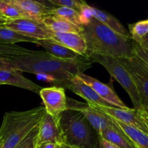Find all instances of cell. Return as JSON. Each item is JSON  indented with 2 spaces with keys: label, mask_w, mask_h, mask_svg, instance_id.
Masks as SVG:
<instances>
[{
  "label": "cell",
  "mask_w": 148,
  "mask_h": 148,
  "mask_svg": "<svg viewBox=\"0 0 148 148\" xmlns=\"http://www.w3.org/2000/svg\"><path fill=\"white\" fill-rule=\"evenodd\" d=\"M9 59L15 69L49 77L52 82L55 83V86L59 87L92 66V62L85 56L74 59H62L46 51H36Z\"/></svg>",
  "instance_id": "cell-1"
},
{
  "label": "cell",
  "mask_w": 148,
  "mask_h": 148,
  "mask_svg": "<svg viewBox=\"0 0 148 148\" xmlns=\"http://www.w3.org/2000/svg\"><path fill=\"white\" fill-rule=\"evenodd\" d=\"M80 34L86 43V57L90 53L118 59L134 55L132 38L119 34L93 17L82 25Z\"/></svg>",
  "instance_id": "cell-2"
},
{
  "label": "cell",
  "mask_w": 148,
  "mask_h": 148,
  "mask_svg": "<svg viewBox=\"0 0 148 148\" xmlns=\"http://www.w3.org/2000/svg\"><path fill=\"white\" fill-rule=\"evenodd\" d=\"M59 122L64 144L79 148L96 147L99 137L82 113L66 110Z\"/></svg>",
  "instance_id": "cell-3"
},
{
  "label": "cell",
  "mask_w": 148,
  "mask_h": 148,
  "mask_svg": "<svg viewBox=\"0 0 148 148\" xmlns=\"http://www.w3.org/2000/svg\"><path fill=\"white\" fill-rule=\"evenodd\" d=\"M87 58L92 62H96L105 67L111 76L114 78L128 93L134 109L137 110L140 112L146 110L142 104L141 98L135 83L133 81L131 75L120 62L119 59L94 53L88 54Z\"/></svg>",
  "instance_id": "cell-4"
},
{
  "label": "cell",
  "mask_w": 148,
  "mask_h": 148,
  "mask_svg": "<svg viewBox=\"0 0 148 148\" xmlns=\"http://www.w3.org/2000/svg\"><path fill=\"white\" fill-rule=\"evenodd\" d=\"M67 108L82 113L98 135L106 129L119 127L115 119L85 103L79 102L71 98H67Z\"/></svg>",
  "instance_id": "cell-5"
},
{
  "label": "cell",
  "mask_w": 148,
  "mask_h": 148,
  "mask_svg": "<svg viewBox=\"0 0 148 148\" xmlns=\"http://www.w3.org/2000/svg\"><path fill=\"white\" fill-rule=\"evenodd\" d=\"M119 60L131 75L140 94L142 104L146 109L148 106V65L134 53L130 57L121 58Z\"/></svg>",
  "instance_id": "cell-6"
},
{
  "label": "cell",
  "mask_w": 148,
  "mask_h": 148,
  "mask_svg": "<svg viewBox=\"0 0 148 148\" xmlns=\"http://www.w3.org/2000/svg\"><path fill=\"white\" fill-rule=\"evenodd\" d=\"M10 28L26 37L31 38L36 40L50 39L53 33L47 27L40 19L18 18L9 20L5 25Z\"/></svg>",
  "instance_id": "cell-7"
},
{
  "label": "cell",
  "mask_w": 148,
  "mask_h": 148,
  "mask_svg": "<svg viewBox=\"0 0 148 148\" xmlns=\"http://www.w3.org/2000/svg\"><path fill=\"white\" fill-rule=\"evenodd\" d=\"M39 95L44 104L46 112L59 121L61 115L68 110L64 88L55 85L43 88Z\"/></svg>",
  "instance_id": "cell-8"
},
{
  "label": "cell",
  "mask_w": 148,
  "mask_h": 148,
  "mask_svg": "<svg viewBox=\"0 0 148 148\" xmlns=\"http://www.w3.org/2000/svg\"><path fill=\"white\" fill-rule=\"evenodd\" d=\"M44 113V106L38 107L29 111H11L6 113L0 127V139L4 141L10 134L20 128L21 126L39 116L43 115Z\"/></svg>",
  "instance_id": "cell-9"
},
{
  "label": "cell",
  "mask_w": 148,
  "mask_h": 148,
  "mask_svg": "<svg viewBox=\"0 0 148 148\" xmlns=\"http://www.w3.org/2000/svg\"><path fill=\"white\" fill-rule=\"evenodd\" d=\"M93 107V106H92ZM95 108L107 114L114 119L121 123L134 127L140 131L143 132L148 135V126L143 114L134 108H116L113 106H96Z\"/></svg>",
  "instance_id": "cell-10"
},
{
  "label": "cell",
  "mask_w": 148,
  "mask_h": 148,
  "mask_svg": "<svg viewBox=\"0 0 148 148\" xmlns=\"http://www.w3.org/2000/svg\"><path fill=\"white\" fill-rule=\"evenodd\" d=\"M59 121L53 119L45 111L39 124L37 146L46 143H53L56 145L64 143Z\"/></svg>",
  "instance_id": "cell-11"
},
{
  "label": "cell",
  "mask_w": 148,
  "mask_h": 148,
  "mask_svg": "<svg viewBox=\"0 0 148 148\" xmlns=\"http://www.w3.org/2000/svg\"><path fill=\"white\" fill-rule=\"evenodd\" d=\"M59 87H62L64 89L67 88L72 90L75 94L85 99L87 101V103L91 106H112L105 100L101 98L90 85L83 82L77 76L63 82Z\"/></svg>",
  "instance_id": "cell-12"
},
{
  "label": "cell",
  "mask_w": 148,
  "mask_h": 148,
  "mask_svg": "<svg viewBox=\"0 0 148 148\" xmlns=\"http://www.w3.org/2000/svg\"><path fill=\"white\" fill-rule=\"evenodd\" d=\"M77 77L83 82L90 85L101 98L105 100L112 106L122 108V109L129 108V107L120 99L119 97L116 93L112 85L103 83L98 79L85 75V73H79Z\"/></svg>",
  "instance_id": "cell-13"
},
{
  "label": "cell",
  "mask_w": 148,
  "mask_h": 148,
  "mask_svg": "<svg viewBox=\"0 0 148 148\" xmlns=\"http://www.w3.org/2000/svg\"><path fill=\"white\" fill-rule=\"evenodd\" d=\"M79 14L82 17L83 25L85 24L88 18H90V17H93L102 23L105 24L106 25L109 27L110 28L114 30L119 34L131 38L130 33L126 30L124 25L115 17L111 15L108 12L95 8V7H90L87 4L84 6Z\"/></svg>",
  "instance_id": "cell-14"
},
{
  "label": "cell",
  "mask_w": 148,
  "mask_h": 148,
  "mask_svg": "<svg viewBox=\"0 0 148 148\" xmlns=\"http://www.w3.org/2000/svg\"><path fill=\"white\" fill-rule=\"evenodd\" d=\"M0 84L10 85L32 91L39 95L43 88L27 79L17 69H2L0 70Z\"/></svg>",
  "instance_id": "cell-15"
},
{
  "label": "cell",
  "mask_w": 148,
  "mask_h": 148,
  "mask_svg": "<svg viewBox=\"0 0 148 148\" xmlns=\"http://www.w3.org/2000/svg\"><path fill=\"white\" fill-rule=\"evenodd\" d=\"M51 39L73 51L77 54L86 57V43L80 33H53Z\"/></svg>",
  "instance_id": "cell-16"
},
{
  "label": "cell",
  "mask_w": 148,
  "mask_h": 148,
  "mask_svg": "<svg viewBox=\"0 0 148 148\" xmlns=\"http://www.w3.org/2000/svg\"><path fill=\"white\" fill-rule=\"evenodd\" d=\"M36 44L42 46L46 53L59 59H74L82 57V56L77 54L75 51L65 47L64 46L51 38L38 40Z\"/></svg>",
  "instance_id": "cell-17"
},
{
  "label": "cell",
  "mask_w": 148,
  "mask_h": 148,
  "mask_svg": "<svg viewBox=\"0 0 148 148\" xmlns=\"http://www.w3.org/2000/svg\"><path fill=\"white\" fill-rule=\"evenodd\" d=\"M43 115L33 119L13 132L3 142L0 148H14L40 122Z\"/></svg>",
  "instance_id": "cell-18"
},
{
  "label": "cell",
  "mask_w": 148,
  "mask_h": 148,
  "mask_svg": "<svg viewBox=\"0 0 148 148\" xmlns=\"http://www.w3.org/2000/svg\"><path fill=\"white\" fill-rule=\"evenodd\" d=\"M43 23L53 33H78L82 29L62 17L54 14H48L41 19Z\"/></svg>",
  "instance_id": "cell-19"
},
{
  "label": "cell",
  "mask_w": 148,
  "mask_h": 148,
  "mask_svg": "<svg viewBox=\"0 0 148 148\" xmlns=\"http://www.w3.org/2000/svg\"><path fill=\"white\" fill-rule=\"evenodd\" d=\"M98 137L113 143L119 148H137L121 128H109L101 132Z\"/></svg>",
  "instance_id": "cell-20"
},
{
  "label": "cell",
  "mask_w": 148,
  "mask_h": 148,
  "mask_svg": "<svg viewBox=\"0 0 148 148\" xmlns=\"http://www.w3.org/2000/svg\"><path fill=\"white\" fill-rule=\"evenodd\" d=\"M20 10L30 17L41 20L44 16L50 14L52 9L46 7L36 1L30 0H11Z\"/></svg>",
  "instance_id": "cell-21"
},
{
  "label": "cell",
  "mask_w": 148,
  "mask_h": 148,
  "mask_svg": "<svg viewBox=\"0 0 148 148\" xmlns=\"http://www.w3.org/2000/svg\"><path fill=\"white\" fill-rule=\"evenodd\" d=\"M117 124L119 126L126 135L132 140L133 143L137 146V148H148V135L143 132L127 125V124L116 121Z\"/></svg>",
  "instance_id": "cell-22"
},
{
  "label": "cell",
  "mask_w": 148,
  "mask_h": 148,
  "mask_svg": "<svg viewBox=\"0 0 148 148\" xmlns=\"http://www.w3.org/2000/svg\"><path fill=\"white\" fill-rule=\"evenodd\" d=\"M50 14H54L62 17L69 21V23L80 27L81 29L83 25V21L80 14L77 10L72 8L66 7H56L52 9Z\"/></svg>",
  "instance_id": "cell-23"
},
{
  "label": "cell",
  "mask_w": 148,
  "mask_h": 148,
  "mask_svg": "<svg viewBox=\"0 0 148 148\" xmlns=\"http://www.w3.org/2000/svg\"><path fill=\"white\" fill-rule=\"evenodd\" d=\"M19 42H30L36 43L38 40L19 34L17 32L7 28L4 25L0 26V43L16 44V43Z\"/></svg>",
  "instance_id": "cell-24"
},
{
  "label": "cell",
  "mask_w": 148,
  "mask_h": 148,
  "mask_svg": "<svg viewBox=\"0 0 148 148\" xmlns=\"http://www.w3.org/2000/svg\"><path fill=\"white\" fill-rule=\"evenodd\" d=\"M0 14L9 20L23 17L32 18L28 14L20 10L11 0H0Z\"/></svg>",
  "instance_id": "cell-25"
},
{
  "label": "cell",
  "mask_w": 148,
  "mask_h": 148,
  "mask_svg": "<svg viewBox=\"0 0 148 148\" xmlns=\"http://www.w3.org/2000/svg\"><path fill=\"white\" fill-rule=\"evenodd\" d=\"M31 51V50L13 43H0V58L13 59Z\"/></svg>",
  "instance_id": "cell-26"
},
{
  "label": "cell",
  "mask_w": 148,
  "mask_h": 148,
  "mask_svg": "<svg viewBox=\"0 0 148 148\" xmlns=\"http://www.w3.org/2000/svg\"><path fill=\"white\" fill-rule=\"evenodd\" d=\"M128 26L132 40L136 43L140 41L148 33V19L130 24Z\"/></svg>",
  "instance_id": "cell-27"
},
{
  "label": "cell",
  "mask_w": 148,
  "mask_h": 148,
  "mask_svg": "<svg viewBox=\"0 0 148 148\" xmlns=\"http://www.w3.org/2000/svg\"><path fill=\"white\" fill-rule=\"evenodd\" d=\"M39 124L36 126L14 148H36L37 146Z\"/></svg>",
  "instance_id": "cell-28"
},
{
  "label": "cell",
  "mask_w": 148,
  "mask_h": 148,
  "mask_svg": "<svg viewBox=\"0 0 148 148\" xmlns=\"http://www.w3.org/2000/svg\"><path fill=\"white\" fill-rule=\"evenodd\" d=\"M56 7H66L72 8L80 13L84 6L87 4L85 0H48Z\"/></svg>",
  "instance_id": "cell-29"
},
{
  "label": "cell",
  "mask_w": 148,
  "mask_h": 148,
  "mask_svg": "<svg viewBox=\"0 0 148 148\" xmlns=\"http://www.w3.org/2000/svg\"><path fill=\"white\" fill-rule=\"evenodd\" d=\"M133 51H134V54L137 55L138 57H140L142 60L144 61L148 65V49L143 47V46H141L138 43L134 41V43H133Z\"/></svg>",
  "instance_id": "cell-30"
},
{
  "label": "cell",
  "mask_w": 148,
  "mask_h": 148,
  "mask_svg": "<svg viewBox=\"0 0 148 148\" xmlns=\"http://www.w3.org/2000/svg\"><path fill=\"white\" fill-rule=\"evenodd\" d=\"M95 148H119L116 145H114L113 143L104 140V139L100 138L98 139V143Z\"/></svg>",
  "instance_id": "cell-31"
},
{
  "label": "cell",
  "mask_w": 148,
  "mask_h": 148,
  "mask_svg": "<svg viewBox=\"0 0 148 148\" xmlns=\"http://www.w3.org/2000/svg\"><path fill=\"white\" fill-rule=\"evenodd\" d=\"M12 69H14V68L13 67L12 64L10 63V59H5V58H0V70Z\"/></svg>",
  "instance_id": "cell-32"
},
{
  "label": "cell",
  "mask_w": 148,
  "mask_h": 148,
  "mask_svg": "<svg viewBox=\"0 0 148 148\" xmlns=\"http://www.w3.org/2000/svg\"><path fill=\"white\" fill-rule=\"evenodd\" d=\"M30 1H36V2L40 3V4H43V5H44V6H46V7H49V8H51V9H53V8H55V7H56V6L53 5V4H51V3L50 1H48V0H30Z\"/></svg>",
  "instance_id": "cell-33"
},
{
  "label": "cell",
  "mask_w": 148,
  "mask_h": 148,
  "mask_svg": "<svg viewBox=\"0 0 148 148\" xmlns=\"http://www.w3.org/2000/svg\"><path fill=\"white\" fill-rule=\"evenodd\" d=\"M138 43L139 45H140V46H143V47L148 49V33L145 37L143 38L140 41H139L138 43Z\"/></svg>",
  "instance_id": "cell-34"
},
{
  "label": "cell",
  "mask_w": 148,
  "mask_h": 148,
  "mask_svg": "<svg viewBox=\"0 0 148 148\" xmlns=\"http://www.w3.org/2000/svg\"><path fill=\"white\" fill-rule=\"evenodd\" d=\"M8 20L9 19H7V17H5L4 16H3L2 14H0V26L5 25Z\"/></svg>",
  "instance_id": "cell-35"
},
{
  "label": "cell",
  "mask_w": 148,
  "mask_h": 148,
  "mask_svg": "<svg viewBox=\"0 0 148 148\" xmlns=\"http://www.w3.org/2000/svg\"><path fill=\"white\" fill-rule=\"evenodd\" d=\"M42 148H56L57 145L53 143H46V144L41 145Z\"/></svg>",
  "instance_id": "cell-36"
},
{
  "label": "cell",
  "mask_w": 148,
  "mask_h": 148,
  "mask_svg": "<svg viewBox=\"0 0 148 148\" xmlns=\"http://www.w3.org/2000/svg\"><path fill=\"white\" fill-rule=\"evenodd\" d=\"M139 112H140V111H139ZM140 113H141V114H143V117H144L145 119L146 123H147V126H148V114H147V111H146V110H145V111H142V112H140Z\"/></svg>",
  "instance_id": "cell-37"
},
{
  "label": "cell",
  "mask_w": 148,
  "mask_h": 148,
  "mask_svg": "<svg viewBox=\"0 0 148 148\" xmlns=\"http://www.w3.org/2000/svg\"><path fill=\"white\" fill-rule=\"evenodd\" d=\"M59 148H71V147H70V146L67 145L66 144H64V143H63V144L59 145Z\"/></svg>",
  "instance_id": "cell-38"
},
{
  "label": "cell",
  "mask_w": 148,
  "mask_h": 148,
  "mask_svg": "<svg viewBox=\"0 0 148 148\" xmlns=\"http://www.w3.org/2000/svg\"><path fill=\"white\" fill-rule=\"evenodd\" d=\"M3 142H4V140H1V139H0V147H1V145H2Z\"/></svg>",
  "instance_id": "cell-39"
},
{
  "label": "cell",
  "mask_w": 148,
  "mask_h": 148,
  "mask_svg": "<svg viewBox=\"0 0 148 148\" xmlns=\"http://www.w3.org/2000/svg\"><path fill=\"white\" fill-rule=\"evenodd\" d=\"M36 148H42V145H39V146H36Z\"/></svg>",
  "instance_id": "cell-40"
},
{
  "label": "cell",
  "mask_w": 148,
  "mask_h": 148,
  "mask_svg": "<svg viewBox=\"0 0 148 148\" xmlns=\"http://www.w3.org/2000/svg\"><path fill=\"white\" fill-rule=\"evenodd\" d=\"M146 111H147V114H148V106L147 107V108H146Z\"/></svg>",
  "instance_id": "cell-41"
},
{
  "label": "cell",
  "mask_w": 148,
  "mask_h": 148,
  "mask_svg": "<svg viewBox=\"0 0 148 148\" xmlns=\"http://www.w3.org/2000/svg\"><path fill=\"white\" fill-rule=\"evenodd\" d=\"M56 148H59V145H56Z\"/></svg>",
  "instance_id": "cell-42"
},
{
  "label": "cell",
  "mask_w": 148,
  "mask_h": 148,
  "mask_svg": "<svg viewBox=\"0 0 148 148\" xmlns=\"http://www.w3.org/2000/svg\"><path fill=\"white\" fill-rule=\"evenodd\" d=\"M71 148H79V147H71Z\"/></svg>",
  "instance_id": "cell-43"
},
{
  "label": "cell",
  "mask_w": 148,
  "mask_h": 148,
  "mask_svg": "<svg viewBox=\"0 0 148 148\" xmlns=\"http://www.w3.org/2000/svg\"><path fill=\"white\" fill-rule=\"evenodd\" d=\"M0 85H1V84H0Z\"/></svg>",
  "instance_id": "cell-44"
}]
</instances>
